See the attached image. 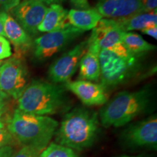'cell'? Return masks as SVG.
Listing matches in <instances>:
<instances>
[{
    "label": "cell",
    "instance_id": "9a60e30c",
    "mask_svg": "<svg viewBox=\"0 0 157 157\" xmlns=\"http://www.w3.org/2000/svg\"><path fill=\"white\" fill-rule=\"evenodd\" d=\"M101 19H103V17L95 8L72 9L68 12V23L83 31L93 30Z\"/></svg>",
    "mask_w": 157,
    "mask_h": 157
},
{
    "label": "cell",
    "instance_id": "30bf717a",
    "mask_svg": "<svg viewBox=\"0 0 157 157\" xmlns=\"http://www.w3.org/2000/svg\"><path fill=\"white\" fill-rule=\"evenodd\" d=\"M101 50H106L119 56L132 54L123 44L125 31L119 27L113 19L103 18L95 29Z\"/></svg>",
    "mask_w": 157,
    "mask_h": 157
},
{
    "label": "cell",
    "instance_id": "83f0119b",
    "mask_svg": "<svg viewBox=\"0 0 157 157\" xmlns=\"http://www.w3.org/2000/svg\"><path fill=\"white\" fill-rule=\"evenodd\" d=\"M141 31L143 34L148 35V36H152L153 38L156 39L157 38V25H151L147 28L143 29Z\"/></svg>",
    "mask_w": 157,
    "mask_h": 157
},
{
    "label": "cell",
    "instance_id": "e0dca14e",
    "mask_svg": "<svg viewBox=\"0 0 157 157\" xmlns=\"http://www.w3.org/2000/svg\"><path fill=\"white\" fill-rule=\"evenodd\" d=\"M120 29L125 32L134 30H143L151 25H157L156 11L141 13L123 18L113 19Z\"/></svg>",
    "mask_w": 157,
    "mask_h": 157
},
{
    "label": "cell",
    "instance_id": "44dd1931",
    "mask_svg": "<svg viewBox=\"0 0 157 157\" xmlns=\"http://www.w3.org/2000/svg\"><path fill=\"white\" fill-rule=\"evenodd\" d=\"M12 56L10 42L6 37L0 36V60L8 58Z\"/></svg>",
    "mask_w": 157,
    "mask_h": 157
},
{
    "label": "cell",
    "instance_id": "484cf974",
    "mask_svg": "<svg viewBox=\"0 0 157 157\" xmlns=\"http://www.w3.org/2000/svg\"><path fill=\"white\" fill-rule=\"evenodd\" d=\"M21 2V0H0V5L6 11L11 10Z\"/></svg>",
    "mask_w": 157,
    "mask_h": 157
},
{
    "label": "cell",
    "instance_id": "e575fe53",
    "mask_svg": "<svg viewBox=\"0 0 157 157\" xmlns=\"http://www.w3.org/2000/svg\"><path fill=\"white\" fill-rule=\"evenodd\" d=\"M1 65H2V62L0 61V66H1Z\"/></svg>",
    "mask_w": 157,
    "mask_h": 157
},
{
    "label": "cell",
    "instance_id": "3957f363",
    "mask_svg": "<svg viewBox=\"0 0 157 157\" xmlns=\"http://www.w3.org/2000/svg\"><path fill=\"white\" fill-rule=\"evenodd\" d=\"M66 103L63 86L34 80L17 99V109L31 114L48 116L60 111Z\"/></svg>",
    "mask_w": 157,
    "mask_h": 157
},
{
    "label": "cell",
    "instance_id": "8992f818",
    "mask_svg": "<svg viewBox=\"0 0 157 157\" xmlns=\"http://www.w3.org/2000/svg\"><path fill=\"white\" fill-rule=\"evenodd\" d=\"M83 33L68 23L59 30L45 33L35 39V57L40 60L50 58Z\"/></svg>",
    "mask_w": 157,
    "mask_h": 157
},
{
    "label": "cell",
    "instance_id": "d4e9b609",
    "mask_svg": "<svg viewBox=\"0 0 157 157\" xmlns=\"http://www.w3.org/2000/svg\"><path fill=\"white\" fill-rule=\"evenodd\" d=\"M10 100V97L7 94L0 90V111L5 113L7 111Z\"/></svg>",
    "mask_w": 157,
    "mask_h": 157
},
{
    "label": "cell",
    "instance_id": "9c48e42d",
    "mask_svg": "<svg viewBox=\"0 0 157 157\" xmlns=\"http://www.w3.org/2000/svg\"><path fill=\"white\" fill-rule=\"evenodd\" d=\"M48 8V6L39 0H23L10 11L15 21L31 36L38 33V27Z\"/></svg>",
    "mask_w": 157,
    "mask_h": 157
},
{
    "label": "cell",
    "instance_id": "ffe728a7",
    "mask_svg": "<svg viewBox=\"0 0 157 157\" xmlns=\"http://www.w3.org/2000/svg\"><path fill=\"white\" fill-rule=\"evenodd\" d=\"M39 157H78L71 148L56 143H51L40 153Z\"/></svg>",
    "mask_w": 157,
    "mask_h": 157
},
{
    "label": "cell",
    "instance_id": "836d02e7",
    "mask_svg": "<svg viewBox=\"0 0 157 157\" xmlns=\"http://www.w3.org/2000/svg\"><path fill=\"white\" fill-rule=\"evenodd\" d=\"M64 0H53V4H58L60 2H62Z\"/></svg>",
    "mask_w": 157,
    "mask_h": 157
},
{
    "label": "cell",
    "instance_id": "7a4b0ae2",
    "mask_svg": "<svg viewBox=\"0 0 157 157\" xmlns=\"http://www.w3.org/2000/svg\"><path fill=\"white\" fill-rule=\"evenodd\" d=\"M58 126V121L48 116L31 114L17 109L7 123L13 138L23 146H30L39 152L50 144Z\"/></svg>",
    "mask_w": 157,
    "mask_h": 157
},
{
    "label": "cell",
    "instance_id": "1f68e13d",
    "mask_svg": "<svg viewBox=\"0 0 157 157\" xmlns=\"http://www.w3.org/2000/svg\"><path fill=\"white\" fill-rule=\"evenodd\" d=\"M5 112H2V111H0V124H3L4 123V121H3V120H2V117H3V115L5 114Z\"/></svg>",
    "mask_w": 157,
    "mask_h": 157
},
{
    "label": "cell",
    "instance_id": "4dcf8cb0",
    "mask_svg": "<svg viewBox=\"0 0 157 157\" xmlns=\"http://www.w3.org/2000/svg\"><path fill=\"white\" fill-rule=\"evenodd\" d=\"M39 1L42 2L46 5H50L52 4H53V0H39Z\"/></svg>",
    "mask_w": 157,
    "mask_h": 157
},
{
    "label": "cell",
    "instance_id": "d6986e66",
    "mask_svg": "<svg viewBox=\"0 0 157 157\" xmlns=\"http://www.w3.org/2000/svg\"><path fill=\"white\" fill-rule=\"evenodd\" d=\"M123 44L127 50L135 55H143L156 48V46L146 42L140 34L132 31L125 33L123 37Z\"/></svg>",
    "mask_w": 157,
    "mask_h": 157
},
{
    "label": "cell",
    "instance_id": "603a6c76",
    "mask_svg": "<svg viewBox=\"0 0 157 157\" xmlns=\"http://www.w3.org/2000/svg\"><path fill=\"white\" fill-rule=\"evenodd\" d=\"M40 153L30 146H23L18 151L14 153L12 157H39Z\"/></svg>",
    "mask_w": 157,
    "mask_h": 157
},
{
    "label": "cell",
    "instance_id": "52a82bcc",
    "mask_svg": "<svg viewBox=\"0 0 157 157\" xmlns=\"http://www.w3.org/2000/svg\"><path fill=\"white\" fill-rule=\"evenodd\" d=\"M28 72L24 63L12 58L0 66V90L17 100L28 85Z\"/></svg>",
    "mask_w": 157,
    "mask_h": 157
},
{
    "label": "cell",
    "instance_id": "5b68a950",
    "mask_svg": "<svg viewBox=\"0 0 157 157\" xmlns=\"http://www.w3.org/2000/svg\"><path fill=\"white\" fill-rule=\"evenodd\" d=\"M143 55L119 56L109 50H101L99 54L100 82L104 90L113 87L132 78L140 67Z\"/></svg>",
    "mask_w": 157,
    "mask_h": 157
},
{
    "label": "cell",
    "instance_id": "7c38bea8",
    "mask_svg": "<svg viewBox=\"0 0 157 157\" xmlns=\"http://www.w3.org/2000/svg\"><path fill=\"white\" fill-rule=\"evenodd\" d=\"M95 9L107 19H119L143 13L141 0H98Z\"/></svg>",
    "mask_w": 157,
    "mask_h": 157
},
{
    "label": "cell",
    "instance_id": "f546056e",
    "mask_svg": "<svg viewBox=\"0 0 157 157\" xmlns=\"http://www.w3.org/2000/svg\"><path fill=\"white\" fill-rule=\"evenodd\" d=\"M7 13L5 12H0V36H2L5 37V30H4V27H5V21L7 17Z\"/></svg>",
    "mask_w": 157,
    "mask_h": 157
},
{
    "label": "cell",
    "instance_id": "4316f807",
    "mask_svg": "<svg viewBox=\"0 0 157 157\" xmlns=\"http://www.w3.org/2000/svg\"><path fill=\"white\" fill-rule=\"evenodd\" d=\"M71 2L78 10H87L90 8L88 0H71Z\"/></svg>",
    "mask_w": 157,
    "mask_h": 157
},
{
    "label": "cell",
    "instance_id": "f1b7e54d",
    "mask_svg": "<svg viewBox=\"0 0 157 157\" xmlns=\"http://www.w3.org/2000/svg\"><path fill=\"white\" fill-rule=\"evenodd\" d=\"M14 153V150L10 146L0 148V157H12Z\"/></svg>",
    "mask_w": 157,
    "mask_h": 157
},
{
    "label": "cell",
    "instance_id": "5bb4252c",
    "mask_svg": "<svg viewBox=\"0 0 157 157\" xmlns=\"http://www.w3.org/2000/svg\"><path fill=\"white\" fill-rule=\"evenodd\" d=\"M64 87L77 96L84 105L88 106L106 103V94L100 84L86 80H77L66 82Z\"/></svg>",
    "mask_w": 157,
    "mask_h": 157
},
{
    "label": "cell",
    "instance_id": "cb8c5ba5",
    "mask_svg": "<svg viewBox=\"0 0 157 157\" xmlns=\"http://www.w3.org/2000/svg\"><path fill=\"white\" fill-rule=\"evenodd\" d=\"M143 13L156 11L157 0H141Z\"/></svg>",
    "mask_w": 157,
    "mask_h": 157
},
{
    "label": "cell",
    "instance_id": "277c9868",
    "mask_svg": "<svg viewBox=\"0 0 157 157\" xmlns=\"http://www.w3.org/2000/svg\"><path fill=\"white\" fill-rule=\"evenodd\" d=\"M151 102L148 90L121 92L104 104L99 113L101 124L105 127L124 126L144 112Z\"/></svg>",
    "mask_w": 157,
    "mask_h": 157
},
{
    "label": "cell",
    "instance_id": "ac0fdd59",
    "mask_svg": "<svg viewBox=\"0 0 157 157\" xmlns=\"http://www.w3.org/2000/svg\"><path fill=\"white\" fill-rule=\"evenodd\" d=\"M5 37L13 43L15 48L26 49L31 44V36L20 25L15 19L7 14L5 21Z\"/></svg>",
    "mask_w": 157,
    "mask_h": 157
},
{
    "label": "cell",
    "instance_id": "6da1fadb",
    "mask_svg": "<svg viewBox=\"0 0 157 157\" xmlns=\"http://www.w3.org/2000/svg\"><path fill=\"white\" fill-rule=\"evenodd\" d=\"M99 130L98 113L89 109L78 107L65 115L55 136L58 144L82 151L93 146Z\"/></svg>",
    "mask_w": 157,
    "mask_h": 157
},
{
    "label": "cell",
    "instance_id": "ba28073f",
    "mask_svg": "<svg viewBox=\"0 0 157 157\" xmlns=\"http://www.w3.org/2000/svg\"><path fill=\"white\" fill-rule=\"evenodd\" d=\"M88 46V39L82 42L57 59L50 66L49 76L55 84L69 82L79 66L82 57L85 53Z\"/></svg>",
    "mask_w": 157,
    "mask_h": 157
},
{
    "label": "cell",
    "instance_id": "7402d4cb",
    "mask_svg": "<svg viewBox=\"0 0 157 157\" xmlns=\"http://www.w3.org/2000/svg\"><path fill=\"white\" fill-rule=\"evenodd\" d=\"M13 140V137L9 132L7 127H5V123L1 124H0V148L9 146Z\"/></svg>",
    "mask_w": 157,
    "mask_h": 157
},
{
    "label": "cell",
    "instance_id": "d6a6232c",
    "mask_svg": "<svg viewBox=\"0 0 157 157\" xmlns=\"http://www.w3.org/2000/svg\"><path fill=\"white\" fill-rule=\"evenodd\" d=\"M118 157H147V156H144V155H138V156H127V155H125V156H121Z\"/></svg>",
    "mask_w": 157,
    "mask_h": 157
},
{
    "label": "cell",
    "instance_id": "4fadbf2b",
    "mask_svg": "<svg viewBox=\"0 0 157 157\" xmlns=\"http://www.w3.org/2000/svg\"><path fill=\"white\" fill-rule=\"evenodd\" d=\"M100 48L95 31L88 39V46L85 53L79 61L80 79L90 82H98L101 76L99 54Z\"/></svg>",
    "mask_w": 157,
    "mask_h": 157
},
{
    "label": "cell",
    "instance_id": "8fae6325",
    "mask_svg": "<svg viewBox=\"0 0 157 157\" xmlns=\"http://www.w3.org/2000/svg\"><path fill=\"white\" fill-rule=\"evenodd\" d=\"M122 139L132 147L156 148L157 119L156 116L137 122L124 131Z\"/></svg>",
    "mask_w": 157,
    "mask_h": 157
},
{
    "label": "cell",
    "instance_id": "2e32d148",
    "mask_svg": "<svg viewBox=\"0 0 157 157\" xmlns=\"http://www.w3.org/2000/svg\"><path fill=\"white\" fill-rule=\"evenodd\" d=\"M68 10L59 4H52L48 8L38 32L48 33L59 30L67 23Z\"/></svg>",
    "mask_w": 157,
    "mask_h": 157
}]
</instances>
